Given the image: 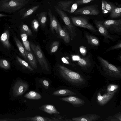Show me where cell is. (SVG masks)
I'll list each match as a JSON object with an SVG mask.
<instances>
[{
  "instance_id": "1",
  "label": "cell",
  "mask_w": 121,
  "mask_h": 121,
  "mask_svg": "<svg viewBox=\"0 0 121 121\" xmlns=\"http://www.w3.org/2000/svg\"><path fill=\"white\" fill-rule=\"evenodd\" d=\"M57 68L60 75L70 83L76 86L82 85L85 83L84 78L78 73L60 65H58Z\"/></svg>"
},
{
  "instance_id": "2",
  "label": "cell",
  "mask_w": 121,
  "mask_h": 121,
  "mask_svg": "<svg viewBox=\"0 0 121 121\" xmlns=\"http://www.w3.org/2000/svg\"><path fill=\"white\" fill-rule=\"evenodd\" d=\"M97 58L103 70L107 75L113 78H121V71L119 68L110 64L100 56H98Z\"/></svg>"
},
{
  "instance_id": "3",
  "label": "cell",
  "mask_w": 121,
  "mask_h": 121,
  "mask_svg": "<svg viewBox=\"0 0 121 121\" xmlns=\"http://www.w3.org/2000/svg\"><path fill=\"white\" fill-rule=\"evenodd\" d=\"M28 2V1H17L12 0L0 1V11L9 13L14 12L24 6Z\"/></svg>"
},
{
  "instance_id": "4",
  "label": "cell",
  "mask_w": 121,
  "mask_h": 121,
  "mask_svg": "<svg viewBox=\"0 0 121 121\" xmlns=\"http://www.w3.org/2000/svg\"><path fill=\"white\" fill-rule=\"evenodd\" d=\"M55 10L64 22L68 31L69 34L71 39H74L77 35V32L74 24L71 22L70 19L64 11L57 7H55Z\"/></svg>"
},
{
  "instance_id": "5",
  "label": "cell",
  "mask_w": 121,
  "mask_h": 121,
  "mask_svg": "<svg viewBox=\"0 0 121 121\" xmlns=\"http://www.w3.org/2000/svg\"><path fill=\"white\" fill-rule=\"evenodd\" d=\"M30 45L42 69L48 71L49 68L48 63L39 46L32 42L30 43Z\"/></svg>"
},
{
  "instance_id": "6",
  "label": "cell",
  "mask_w": 121,
  "mask_h": 121,
  "mask_svg": "<svg viewBox=\"0 0 121 121\" xmlns=\"http://www.w3.org/2000/svg\"><path fill=\"white\" fill-rule=\"evenodd\" d=\"M70 17L72 22L74 25L86 28L93 32L97 31L92 25L89 23L88 19L85 17L81 16H71Z\"/></svg>"
},
{
  "instance_id": "7",
  "label": "cell",
  "mask_w": 121,
  "mask_h": 121,
  "mask_svg": "<svg viewBox=\"0 0 121 121\" xmlns=\"http://www.w3.org/2000/svg\"><path fill=\"white\" fill-rule=\"evenodd\" d=\"M57 4V7L59 8L70 14L73 13L78 6L75 0L59 1Z\"/></svg>"
},
{
  "instance_id": "8",
  "label": "cell",
  "mask_w": 121,
  "mask_h": 121,
  "mask_svg": "<svg viewBox=\"0 0 121 121\" xmlns=\"http://www.w3.org/2000/svg\"><path fill=\"white\" fill-rule=\"evenodd\" d=\"M99 13L98 5L96 4L88 5L77 9L73 13L77 15H97Z\"/></svg>"
},
{
  "instance_id": "9",
  "label": "cell",
  "mask_w": 121,
  "mask_h": 121,
  "mask_svg": "<svg viewBox=\"0 0 121 121\" xmlns=\"http://www.w3.org/2000/svg\"><path fill=\"white\" fill-rule=\"evenodd\" d=\"M29 87L27 82L21 80H17L12 88L13 95L17 97L22 95L28 90Z\"/></svg>"
},
{
  "instance_id": "10",
  "label": "cell",
  "mask_w": 121,
  "mask_h": 121,
  "mask_svg": "<svg viewBox=\"0 0 121 121\" xmlns=\"http://www.w3.org/2000/svg\"><path fill=\"white\" fill-rule=\"evenodd\" d=\"M102 24L107 30L117 32H121V20H109L103 22Z\"/></svg>"
},
{
  "instance_id": "11",
  "label": "cell",
  "mask_w": 121,
  "mask_h": 121,
  "mask_svg": "<svg viewBox=\"0 0 121 121\" xmlns=\"http://www.w3.org/2000/svg\"><path fill=\"white\" fill-rule=\"evenodd\" d=\"M117 91V90L111 92L107 91L102 95L99 91L98 93L97 97L99 104L101 106L106 104L113 97Z\"/></svg>"
},
{
  "instance_id": "12",
  "label": "cell",
  "mask_w": 121,
  "mask_h": 121,
  "mask_svg": "<svg viewBox=\"0 0 121 121\" xmlns=\"http://www.w3.org/2000/svg\"><path fill=\"white\" fill-rule=\"evenodd\" d=\"M60 99L62 101L69 103L76 107L82 106L85 103L84 100L82 99L72 96L61 98Z\"/></svg>"
},
{
  "instance_id": "13",
  "label": "cell",
  "mask_w": 121,
  "mask_h": 121,
  "mask_svg": "<svg viewBox=\"0 0 121 121\" xmlns=\"http://www.w3.org/2000/svg\"><path fill=\"white\" fill-rule=\"evenodd\" d=\"M58 34L60 37L65 43H68L69 42L71 39L69 34L66 27L62 28L59 22L58 26Z\"/></svg>"
},
{
  "instance_id": "14",
  "label": "cell",
  "mask_w": 121,
  "mask_h": 121,
  "mask_svg": "<svg viewBox=\"0 0 121 121\" xmlns=\"http://www.w3.org/2000/svg\"><path fill=\"white\" fill-rule=\"evenodd\" d=\"M103 22L101 21L94 20V23L100 33L106 39H113V38L109 34L108 31L103 25Z\"/></svg>"
},
{
  "instance_id": "15",
  "label": "cell",
  "mask_w": 121,
  "mask_h": 121,
  "mask_svg": "<svg viewBox=\"0 0 121 121\" xmlns=\"http://www.w3.org/2000/svg\"><path fill=\"white\" fill-rule=\"evenodd\" d=\"M100 117V116L99 115L90 114L73 117L72 118V120L74 121H94L97 120Z\"/></svg>"
},
{
  "instance_id": "16",
  "label": "cell",
  "mask_w": 121,
  "mask_h": 121,
  "mask_svg": "<svg viewBox=\"0 0 121 121\" xmlns=\"http://www.w3.org/2000/svg\"><path fill=\"white\" fill-rule=\"evenodd\" d=\"M48 13L50 19L51 30L53 34L54 33V30L56 33H58V26L59 22L55 16L52 14L50 9H48Z\"/></svg>"
},
{
  "instance_id": "17",
  "label": "cell",
  "mask_w": 121,
  "mask_h": 121,
  "mask_svg": "<svg viewBox=\"0 0 121 121\" xmlns=\"http://www.w3.org/2000/svg\"><path fill=\"white\" fill-rule=\"evenodd\" d=\"M25 48L26 55L28 62L34 69H37V62L34 54L31 51H29Z\"/></svg>"
},
{
  "instance_id": "18",
  "label": "cell",
  "mask_w": 121,
  "mask_h": 121,
  "mask_svg": "<svg viewBox=\"0 0 121 121\" xmlns=\"http://www.w3.org/2000/svg\"><path fill=\"white\" fill-rule=\"evenodd\" d=\"M40 110L48 114H59L60 113L56 108L54 106L51 104H46L41 105L39 108Z\"/></svg>"
},
{
  "instance_id": "19",
  "label": "cell",
  "mask_w": 121,
  "mask_h": 121,
  "mask_svg": "<svg viewBox=\"0 0 121 121\" xmlns=\"http://www.w3.org/2000/svg\"><path fill=\"white\" fill-rule=\"evenodd\" d=\"M9 31L7 30L2 34L0 37V40L3 45L8 49L11 47V45L9 41Z\"/></svg>"
},
{
  "instance_id": "20",
  "label": "cell",
  "mask_w": 121,
  "mask_h": 121,
  "mask_svg": "<svg viewBox=\"0 0 121 121\" xmlns=\"http://www.w3.org/2000/svg\"><path fill=\"white\" fill-rule=\"evenodd\" d=\"M19 120L20 121H54L52 118L51 119L39 116L22 118Z\"/></svg>"
},
{
  "instance_id": "21",
  "label": "cell",
  "mask_w": 121,
  "mask_h": 121,
  "mask_svg": "<svg viewBox=\"0 0 121 121\" xmlns=\"http://www.w3.org/2000/svg\"><path fill=\"white\" fill-rule=\"evenodd\" d=\"M52 95L55 96H67L76 95V94L71 90L68 89H62L54 91Z\"/></svg>"
},
{
  "instance_id": "22",
  "label": "cell",
  "mask_w": 121,
  "mask_h": 121,
  "mask_svg": "<svg viewBox=\"0 0 121 121\" xmlns=\"http://www.w3.org/2000/svg\"><path fill=\"white\" fill-rule=\"evenodd\" d=\"M85 35L88 44L94 46H97L99 45V40L96 37L87 33H85Z\"/></svg>"
},
{
  "instance_id": "23",
  "label": "cell",
  "mask_w": 121,
  "mask_h": 121,
  "mask_svg": "<svg viewBox=\"0 0 121 121\" xmlns=\"http://www.w3.org/2000/svg\"><path fill=\"white\" fill-rule=\"evenodd\" d=\"M14 39L17 47L22 56L28 62L26 55L24 47L17 38L14 37Z\"/></svg>"
},
{
  "instance_id": "24",
  "label": "cell",
  "mask_w": 121,
  "mask_h": 121,
  "mask_svg": "<svg viewBox=\"0 0 121 121\" xmlns=\"http://www.w3.org/2000/svg\"><path fill=\"white\" fill-rule=\"evenodd\" d=\"M24 97L27 99H39L41 98V95L34 91H31L25 94Z\"/></svg>"
},
{
  "instance_id": "25",
  "label": "cell",
  "mask_w": 121,
  "mask_h": 121,
  "mask_svg": "<svg viewBox=\"0 0 121 121\" xmlns=\"http://www.w3.org/2000/svg\"><path fill=\"white\" fill-rule=\"evenodd\" d=\"M79 65L83 69L87 68L91 65V62L89 57L80 58L78 60Z\"/></svg>"
},
{
  "instance_id": "26",
  "label": "cell",
  "mask_w": 121,
  "mask_h": 121,
  "mask_svg": "<svg viewBox=\"0 0 121 121\" xmlns=\"http://www.w3.org/2000/svg\"><path fill=\"white\" fill-rule=\"evenodd\" d=\"M47 12H42L37 15L38 19L41 26L43 27H45L47 20Z\"/></svg>"
},
{
  "instance_id": "27",
  "label": "cell",
  "mask_w": 121,
  "mask_h": 121,
  "mask_svg": "<svg viewBox=\"0 0 121 121\" xmlns=\"http://www.w3.org/2000/svg\"><path fill=\"white\" fill-rule=\"evenodd\" d=\"M39 5H35L31 7L25 12L21 18V19L28 18L30 16L35 12L39 8Z\"/></svg>"
},
{
  "instance_id": "28",
  "label": "cell",
  "mask_w": 121,
  "mask_h": 121,
  "mask_svg": "<svg viewBox=\"0 0 121 121\" xmlns=\"http://www.w3.org/2000/svg\"><path fill=\"white\" fill-rule=\"evenodd\" d=\"M110 17L112 18H116L121 16V8L119 7L115 6L110 12Z\"/></svg>"
},
{
  "instance_id": "29",
  "label": "cell",
  "mask_w": 121,
  "mask_h": 121,
  "mask_svg": "<svg viewBox=\"0 0 121 121\" xmlns=\"http://www.w3.org/2000/svg\"><path fill=\"white\" fill-rule=\"evenodd\" d=\"M27 35L25 34L22 33L21 37L24 48L27 50L31 51L30 43L27 40Z\"/></svg>"
},
{
  "instance_id": "30",
  "label": "cell",
  "mask_w": 121,
  "mask_h": 121,
  "mask_svg": "<svg viewBox=\"0 0 121 121\" xmlns=\"http://www.w3.org/2000/svg\"><path fill=\"white\" fill-rule=\"evenodd\" d=\"M17 58L19 63L25 68L31 72L34 71V69L26 61L21 58L18 56H17Z\"/></svg>"
},
{
  "instance_id": "31",
  "label": "cell",
  "mask_w": 121,
  "mask_h": 121,
  "mask_svg": "<svg viewBox=\"0 0 121 121\" xmlns=\"http://www.w3.org/2000/svg\"><path fill=\"white\" fill-rule=\"evenodd\" d=\"M21 30L22 33H24L27 35L32 36V33L31 30L28 26L26 25L23 24L21 27Z\"/></svg>"
},
{
  "instance_id": "32",
  "label": "cell",
  "mask_w": 121,
  "mask_h": 121,
  "mask_svg": "<svg viewBox=\"0 0 121 121\" xmlns=\"http://www.w3.org/2000/svg\"><path fill=\"white\" fill-rule=\"evenodd\" d=\"M0 67L5 69H9L10 67V64L8 61L4 59H0Z\"/></svg>"
},
{
  "instance_id": "33",
  "label": "cell",
  "mask_w": 121,
  "mask_h": 121,
  "mask_svg": "<svg viewBox=\"0 0 121 121\" xmlns=\"http://www.w3.org/2000/svg\"><path fill=\"white\" fill-rule=\"evenodd\" d=\"M105 9L107 13H110L112 9L115 7V6L113 4L104 0Z\"/></svg>"
},
{
  "instance_id": "34",
  "label": "cell",
  "mask_w": 121,
  "mask_h": 121,
  "mask_svg": "<svg viewBox=\"0 0 121 121\" xmlns=\"http://www.w3.org/2000/svg\"><path fill=\"white\" fill-rule=\"evenodd\" d=\"M60 42L58 41H54L52 43L50 48V52L51 53L56 52L58 49Z\"/></svg>"
},
{
  "instance_id": "35",
  "label": "cell",
  "mask_w": 121,
  "mask_h": 121,
  "mask_svg": "<svg viewBox=\"0 0 121 121\" xmlns=\"http://www.w3.org/2000/svg\"><path fill=\"white\" fill-rule=\"evenodd\" d=\"M39 26V22L36 19H35L31 21V27L35 31H38Z\"/></svg>"
},
{
  "instance_id": "36",
  "label": "cell",
  "mask_w": 121,
  "mask_h": 121,
  "mask_svg": "<svg viewBox=\"0 0 121 121\" xmlns=\"http://www.w3.org/2000/svg\"><path fill=\"white\" fill-rule=\"evenodd\" d=\"M119 87L118 86L116 85L111 84L108 86L107 88V91L111 92L117 90Z\"/></svg>"
},
{
  "instance_id": "37",
  "label": "cell",
  "mask_w": 121,
  "mask_h": 121,
  "mask_svg": "<svg viewBox=\"0 0 121 121\" xmlns=\"http://www.w3.org/2000/svg\"><path fill=\"white\" fill-rule=\"evenodd\" d=\"M95 0H75L78 5L85 4Z\"/></svg>"
},
{
  "instance_id": "38",
  "label": "cell",
  "mask_w": 121,
  "mask_h": 121,
  "mask_svg": "<svg viewBox=\"0 0 121 121\" xmlns=\"http://www.w3.org/2000/svg\"><path fill=\"white\" fill-rule=\"evenodd\" d=\"M121 48V43L120 42L117 44L111 47L107 50V51L112 50L115 49L120 48Z\"/></svg>"
},
{
  "instance_id": "39",
  "label": "cell",
  "mask_w": 121,
  "mask_h": 121,
  "mask_svg": "<svg viewBox=\"0 0 121 121\" xmlns=\"http://www.w3.org/2000/svg\"><path fill=\"white\" fill-rule=\"evenodd\" d=\"M41 83L45 88L48 89L49 85V83L48 81L45 80H42L41 81Z\"/></svg>"
},
{
  "instance_id": "40",
  "label": "cell",
  "mask_w": 121,
  "mask_h": 121,
  "mask_svg": "<svg viewBox=\"0 0 121 121\" xmlns=\"http://www.w3.org/2000/svg\"><path fill=\"white\" fill-rule=\"evenodd\" d=\"M102 13H103L105 14L107 13L105 9V4L104 2V0H102Z\"/></svg>"
},
{
  "instance_id": "41",
  "label": "cell",
  "mask_w": 121,
  "mask_h": 121,
  "mask_svg": "<svg viewBox=\"0 0 121 121\" xmlns=\"http://www.w3.org/2000/svg\"><path fill=\"white\" fill-rule=\"evenodd\" d=\"M80 50L81 52L82 53H84L85 52V49L83 48H80Z\"/></svg>"
},
{
  "instance_id": "42",
  "label": "cell",
  "mask_w": 121,
  "mask_h": 121,
  "mask_svg": "<svg viewBox=\"0 0 121 121\" xmlns=\"http://www.w3.org/2000/svg\"><path fill=\"white\" fill-rule=\"evenodd\" d=\"M116 117L118 120L119 121H121V114L119 115V114H117V115L116 116Z\"/></svg>"
},
{
  "instance_id": "43",
  "label": "cell",
  "mask_w": 121,
  "mask_h": 121,
  "mask_svg": "<svg viewBox=\"0 0 121 121\" xmlns=\"http://www.w3.org/2000/svg\"><path fill=\"white\" fill-rule=\"evenodd\" d=\"M9 0H2L0 1H6ZM15 1H28L29 0H12Z\"/></svg>"
},
{
  "instance_id": "44",
  "label": "cell",
  "mask_w": 121,
  "mask_h": 121,
  "mask_svg": "<svg viewBox=\"0 0 121 121\" xmlns=\"http://www.w3.org/2000/svg\"><path fill=\"white\" fill-rule=\"evenodd\" d=\"M7 15L2 14L0 13V17H4L7 16Z\"/></svg>"
}]
</instances>
